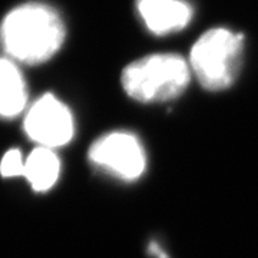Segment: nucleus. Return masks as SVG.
I'll list each match as a JSON object with an SVG mask.
<instances>
[{
    "mask_svg": "<svg viewBox=\"0 0 258 258\" xmlns=\"http://www.w3.org/2000/svg\"><path fill=\"white\" fill-rule=\"evenodd\" d=\"M137 10L154 35L179 32L192 18V8L184 0H137Z\"/></svg>",
    "mask_w": 258,
    "mask_h": 258,
    "instance_id": "423d86ee",
    "label": "nucleus"
},
{
    "mask_svg": "<svg viewBox=\"0 0 258 258\" xmlns=\"http://www.w3.org/2000/svg\"><path fill=\"white\" fill-rule=\"evenodd\" d=\"M191 81V68L182 56L155 53L129 63L120 83L131 99L141 103H159L176 99Z\"/></svg>",
    "mask_w": 258,
    "mask_h": 258,
    "instance_id": "f03ea898",
    "label": "nucleus"
},
{
    "mask_svg": "<svg viewBox=\"0 0 258 258\" xmlns=\"http://www.w3.org/2000/svg\"><path fill=\"white\" fill-rule=\"evenodd\" d=\"M66 30L55 9L26 3L10 10L0 25V45L15 62L42 63L62 47Z\"/></svg>",
    "mask_w": 258,
    "mask_h": 258,
    "instance_id": "f257e3e1",
    "label": "nucleus"
},
{
    "mask_svg": "<svg viewBox=\"0 0 258 258\" xmlns=\"http://www.w3.org/2000/svg\"><path fill=\"white\" fill-rule=\"evenodd\" d=\"M25 131L37 147H63L74 138L75 122L72 112L56 96L46 93L39 98L25 116Z\"/></svg>",
    "mask_w": 258,
    "mask_h": 258,
    "instance_id": "39448f33",
    "label": "nucleus"
},
{
    "mask_svg": "<svg viewBox=\"0 0 258 258\" xmlns=\"http://www.w3.org/2000/svg\"><path fill=\"white\" fill-rule=\"evenodd\" d=\"M148 254L152 255L154 258H171L169 254L158 244L157 241H151L149 242V245H148Z\"/></svg>",
    "mask_w": 258,
    "mask_h": 258,
    "instance_id": "9d476101",
    "label": "nucleus"
},
{
    "mask_svg": "<svg viewBox=\"0 0 258 258\" xmlns=\"http://www.w3.org/2000/svg\"><path fill=\"white\" fill-rule=\"evenodd\" d=\"M26 101V83L15 60L0 57V116H16L25 109Z\"/></svg>",
    "mask_w": 258,
    "mask_h": 258,
    "instance_id": "0eeeda50",
    "label": "nucleus"
},
{
    "mask_svg": "<svg viewBox=\"0 0 258 258\" xmlns=\"http://www.w3.org/2000/svg\"><path fill=\"white\" fill-rule=\"evenodd\" d=\"M59 174L60 162L53 149L37 147L25 159L23 176L37 192L50 189L56 184Z\"/></svg>",
    "mask_w": 258,
    "mask_h": 258,
    "instance_id": "6e6552de",
    "label": "nucleus"
},
{
    "mask_svg": "<svg viewBox=\"0 0 258 258\" xmlns=\"http://www.w3.org/2000/svg\"><path fill=\"white\" fill-rule=\"evenodd\" d=\"M88 157L98 169L125 182L139 179L147 169V154L142 142L126 131L109 132L96 139Z\"/></svg>",
    "mask_w": 258,
    "mask_h": 258,
    "instance_id": "20e7f679",
    "label": "nucleus"
},
{
    "mask_svg": "<svg viewBox=\"0 0 258 258\" xmlns=\"http://www.w3.org/2000/svg\"><path fill=\"white\" fill-rule=\"evenodd\" d=\"M25 172V159L19 149H10L5 154L0 162V174L6 178L23 176Z\"/></svg>",
    "mask_w": 258,
    "mask_h": 258,
    "instance_id": "1a4fd4ad",
    "label": "nucleus"
},
{
    "mask_svg": "<svg viewBox=\"0 0 258 258\" xmlns=\"http://www.w3.org/2000/svg\"><path fill=\"white\" fill-rule=\"evenodd\" d=\"M242 50L241 33L225 28L210 29L194 43L188 63L204 89L220 92L235 82Z\"/></svg>",
    "mask_w": 258,
    "mask_h": 258,
    "instance_id": "7ed1b4c3",
    "label": "nucleus"
}]
</instances>
